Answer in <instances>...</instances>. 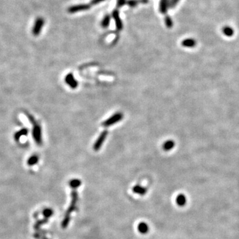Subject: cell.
I'll list each match as a JSON object with an SVG mask.
<instances>
[{
	"mask_svg": "<svg viewBox=\"0 0 239 239\" xmlns=\"http://www.w3.org/2000/svg\"><path fill=\"white\" fill-rule=\"evenodd\" d=\"M112 17L114 19L116 29L118 31H121L123 29V23H122V21L120 17L119 11L118 10H114L112 13Z\"/></svg>",
	"mask_w": 239,
	"mask_h": 239,
	"instance_id": "cell-7",
	"label": "cell"
},
{
	"mask_svg": "<svg viewBox=\"0 0 239 239\" xmlns=\"http://www.w3.org/2000/svg\"><path fill=\"white\" fill-rule=\"evenodd\" d=\"M47 221H48V219L45 218V219H43V220H41V221H38V222L37 223V224L35 225V228L36 229H38V228H39V227H40V226H41V225L44 224V223H47Z\"/></svg>",
	"mask_w": 239,
	"mask_h": 239,
	"instance_id": "cell-23",
	"label": "cell"
},
{
	"mask_svg": "<svg viewBox=\"0 0 239 239\" xmlns=\"http://www.w3.org/2000/svg\"><path fill=\"white\" fill-rule=\"evenodd\" d=\"M222 31L223 34L227 37H232L234 35V30L230 26H225V27H223Z\"/></svg>",
	"mask_w": 239,
	"mask_h": 239,
	"instance_id": "cell-19",
	"label": "cell"
},
{
	"mask_svg": "<svg viewBox=\"0 0 239 239\" xmlns=\"http://www.w3.org/2000/svg\"><path fill=\"white\" fill-rule=\"evenodd\" d=\"M105 0H91V1L90 2V5H97V4L102 3V2L104 1Z\"/></svg>",
	"mask_w": 239,
	"mask_h": 239,
	"instance_id": "cell-25",
	"label": "cell"
},
{
	"mask_svg": "<svg viewBox=\"0 0 239 239\" xmlns=\"http://www.w3.org/2000/svg\"><path fill=\"white\" fill-rule=\"evenodd\" d=\"M110 20H111V17L110 16V15H105L104 17L103 18V19L101 21V23H100L101 27L102 28H104V29H106V28H108L110 25Z\"/></svg>",
	"mask_w": 239,
	"mask_h": 239,
	"instance_id": "cell-16",
	"label": "cell"
},
{
	"mask_svg": "<svg viewBox=\"0 0 239 239\" xmlns=\"http://www.w3.org/2000/svg\"><path fill=\"white\" fill-rule=\"evenodd\" d=\"M148 2V0H128L127 1V4L130 7H135L139 3H147Z\"/></svg>",
	"mask_w": 239,
	"mask_h": 239,
	"instance_id": "cell-14",
	"label": "cell"
},
{
	"mask_svg": "<svg viewBox=\"0 0 239 239\" xmlns=\"http://www.w3.org/2000/svg\"><path fill=\"white\" fill-rule=\"evenodd\" d=\"M126 3V0H118L117 1V7L120 8L124 6Z\"/></svg>",
	"mask_w": 239,
	"mask_h": 239,
	"instance_id": "cell-24",
	"label": "cell"
},
{
	"mask_svg": "<svg viewBox=\"0 0 239 239\" xmlns=\"http://www.w3.org/2000/svg\"><path fill=\"white\" fill-rule=\"evenodd\" d=\"M29 133V130L26 128H23L21 129L20 130L17 131V132L15 133L14 134V140L15 141L19 142L21 138L23 136H27Z\"/></svg>",
	"mask_w": 239,
	"mask_h": 239,
	"instance_id": "cell-10",
	"label": "cell"
},
{
	"mask_svg": "<svg viewBox=\"0 0 239 239\" xmlns=\"http://www.w3.org/2000/svg\"><path fill=\"white\" fill-rule=\"evenodd\" d=\"M69 185L73 189H76L80 186L81 181L78 179H73L69 182Z\"/></svg>",
	"mask_w": 239,
	"mask_h": 239,
	"instance_id": "cell-20",
	"label": "cell"
},
{
	"mask_svg": "<svg viewBox=\"0 0 239 239\" xmlns=\"http://www.w3.org/2000/svg\"><path fill=\"white\" fill-rule=\"evenodd\" d=\"M65 82L69 85V86L73 89H75L78 86V82L77 80L75 79V78L74 77L73 74L72 73H69L67 74V76H65Z\"/></svg>",
	"mask_w": 239,
	"mask_h": 239,
	"instance_id": "cell-8",
	"label": "cell"
},
{
	"mask_svg": "<svg viewBox=\"0 0 239 239\" xmlns=\"http://www.w3.org/2000/svg\"><path fill=\"white\" fill-rule=\"evenodd\" d=\"M164 20H165V23L166 27H168V29H171V28H172L173 25H174V23H173L172 19L171 18V17L170 16V15H166Z\"/></svg>",
	"mask_w": 239,
	"mask_h": 239,
	"instance_id": "cell-21",
	"label": "cell"
},
{
	"mask_svg": "<svg viewBox=\"0 0 239 239\" xmlns=\"http://www.w3.org/2000/svg\"><path fill=\"white\" fill-rule=\"evenodd\" d=\"M71 196H72V202L71 203V205H70L69 209H68V210L67 211V213H66L65 214L64 220H63V223H62V227L63 228H66L68 226V225H69L71 213L73 211H74L76 208V203H77V201H78V194L75 190H73V191H72Z\"/></svg>",
	"mask_w": 239,
	"mask_h": 239,
	"instance_id": "cell-2",
	"label": "cell"
},
{
	"mask_svg": "<svg viewBox=\"0 0 239 239\" xmlns=\"http://www.w3.org/2000/svg\"><path fill=\"white\" fill-rule=\"evenodd\" d=\"M169 8H170V0H160L159 10L161 14H166Z\"/></svg>",
	"mask_w": 239,
	"mask_h": 239,
	"instance_id": "cell-9",
	"label": "cell"
},
{
	"mask_svg": "<svg viewBox=\"0 0 239 239\" xmlns=\"http://www.w3.org/2000/svg\"><path fill=\"white\" fill-rule=\"evenodd\" d=\"M176 203L179 207H183V206L185 205V204L187 203V198H186L185 195L179 194L176 198Z\"/></svg>",
	"mask_w": 239,
	"mask_h": 239,
	"instance_id": "cell-12",
	"label": "cell"
},
{
	"mask_svg": "<svg viewBox=\"0 0 239 239\" xmlns=\"http://www.w3.org/2000/svg\"><path fill=\"white\" fill-rule=\"evenodd\" d=\"M122 119H123V114L121 112H117L103 122L102 125L104 127H109L118 123V122L122 120Z\"/></svg>",
	"mask_w": 239,
	"mask_h": 239,
	"instance_id": "cell-3",
	"label": "cell"
},
{
	"mask_svg": "<svg viewBox=\"0 0 239 239\" xmlns=\"http://www.w3.org/2000/svg\"><path fill=\"white\" fill-rule=\"evenodd\" d=\"M39 162V156L37 155H33L28 159L27 163L29 166H33L35 165Z\"/></svg>",
	"mask_w": 239,
	"mask_h": 239,
	"instance_id": "cell-18",
	"label": "cell"
},
{
	"mask_svg": "<svg viewBox=\"0 0 239 239\" xmlns=\"http://www.w3.org/2000/svg\"><path fill=\"white\" fill-rule=\"evenodd\" d=\"M107 136H108V131L107 130L103 131L102 132L100 133V136L98 138V139L96 140V142H94V144L93 149L94 151L97 152V151H98L100 148H101V147L102 146L103 144H104L105 140H106Z\"/></svg>",
	"mask_w": 239,
	"mask_h": 239,
	"instance_id": "cell-5",
	"label": "cell"
},
{
	"mask_svg": "<svg viewBox=\"0 0 239 239\" xmlns=\"http://www.w3.org/2000/svg\"><path fill=\"white\" fill-rule=\"evenodd\" d=\"M133 191L136 193L143 195H145L146 193L147 190L145 187H142V186L136 185L135 187H133Z\"/></svg>",
	"mask_w": 239,
	"mask_h": 239,
	"instance_id": "cell-17",
	"label": "cell"
},
{
	"mask_svg": "<svg viewBox=\"0 0 239 239\" xmlns=\"http://www.w3.org/2000/svg\"><path fill=\"white\" fill-rule=\"evenodd\" d=\"M196 44V41L193 39H185L181 42V45L185 47H194Z\"/></svg>",
	"mask_w": 239,
	"mask_h": 239,
	"instance_id": "cell-11",
	"label": "cell"
},
{
	"mask_svg": "<svg viewBox=\"0 0 239 239\" xmlns=\"http://www.w3.org/2000/svg\"><path fill=\"white\" fill-rule=\"evenodd\" d=\"M25 115L27 116L28 119L30 121L31 123L33 125L32 129V136L33 138L34 141L35 142L37 145L41 146L42 144V130L41 127L37 122L35 121L33 116H31L30 114L27 112H25Z\"/></svg>",
	"mask_w": 239,
	"mask_h": 239,
	"instance_id": "cell-1",
	"label": "cell"
},
{
	"mask_svg": "<svg viewBox=\"0 0 239 239\" xmlns=\"http://www.w3.org/2000/svg\"><path fill=\"white\" fill-rule=\"evenodd\" d=\"M43 215L45 218H49L50 217L52 216V214H53V212H52V210L51 209H45L43 210Z\"/></svg>",
	"mask_w": 239,
	"mask_h": 239,
	"instance_id": "cell-22",
	"label": "cell"
},
{
	"mask_svg": "<svg viewBox=\"0 0 239 239\" xmlns=\"http://www.w3.org/2000/svg\"><path fill=\"white\" fill-rule=\"evenodd\" d=\"M175 146V142L173 141V140H167L166 142H165L163 144V146H162V148H163V150L164 151H166V152H168V151H170L171 150H172L173 148H174Z\"/></svg>",
	"mask_w": 239,
	"mask_h": 239,
	"instance_id": "cell-13",
	"label": "cell"
},
{
	"mask_svg": "<svg viewBox=\"0 0 239 239\" xmlns=\"http://www.w3.org/2000/svg\"><path fill=\"white\" fill-rule=\"evenodd\" d=\"M179 1V0H170V8H174Z\"/></svg>",
	"mask_w": 239,
	"mask_h": 239,
	"instance_id": "cell-26",
	"label": "cell"
},
{
	"mask_svg": "<svg viewBox=\"0 0 239 239\" xmlns=\"http://www.w3.org/2000/svg\"><path fill=\"white\" fill-rule=\"evenodd\" d=\"M138 229L140 233L146 234L149 231V227H148V225H147L146 223L142 222L138 225Z\"/></svg>",
	"mask_w": 239,
	"mask_h": 239,
	"instance_id": "cell-15",
	"label": "cell"
},
{
	"mask_svg": "<svg viewBox=\"0 0 239 239\" xmlns=\"http://www.w3.org/2000/svg\"><path fill=\"white\" fill-rule=\"evenodd\" d=\"M44 24H45V20L42 17H38L36 19L32 29V33L34 36H38L40 34Z\"/></svg>",
	"mask_w": 239,
	"mask_h": 239,
	"instance_id": "cell-4",
	"label": "cell"
},
{
	"mask_svg": "<svg viewBox=\"0 0 239 239\" xmlns=\"http://www.w3.org/2000/svg\"><path fill=\"white\" fill-rule=\"evenodd\" d=\"M91 7V5L90 4H78V5H72L68 8V12L69 14H76V13L89 10Z\"/></svg>",
	"mask_w": 239,
	"mask_h": 239,
	"instance_id": "cell-6",
	"label": "cell"
}]
</instances>
